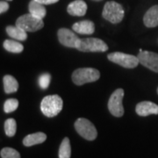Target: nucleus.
<instances>
[{
	"label": "nucleus",
	"instance_id": "39448f33",
	"mask_svg": "<svg viewBox=\"0 0 158 158\" xmlns=\"http://www.w3.org/2000/svg\"><path fill=\"white\" fill-rule=\"evenodd\" d=\"M16 26L27 32H36L44 27V22L41 19L28 13L18 18Z\"/></svg>",
	"mask_w": 158,
	"mask_h": 158
},
{
	"label": "nucleus",
	"instance_id": "393cba45",
	"mask_svg": "<svg viewBox=\"0 0 158 158\" xmlns=\"http://www.w3.org/2000/svg\"><path fill=\"white\" fill-rule=\"evenodd\" d=\"M9 9V5L7 2L5 1H1L0 2V13H4Z\"/></svg>",
	"mask_w": 158,
	"mask_h": 158
},
{
	"label": "nucleus",
	"instance_id": "f257e3e1",
	"mask_svg": "<svg viewBox=\"0 0 158 158\" xmlns=\"http://www.w3.org/2000/svg\"><path fill=\"white\" fill-rule=\"evenodd\" d=\"M63 106L62 98L58 95L46 96L40 103V110L42 113L48 117L53 118L59 114Z\"/></svg>",
	"mask_w": 158,
	"mask_h": 158
},
{
	"label": "nucleus",
	"instance_id": "7ed1b4c3",
	"mask_svg": "<svg viewBox=\"0 0 158 158\" xmlns=\"http://www.w3.org/2000/svg\"><path fill=\"white\" fill-rule=\"evenodd\" d=\"M99 77V71L93 68L77 69L72 74V81L77 85H83L87 83L96 82Z\"/></svg>",
	"mask_w": 158,
	"mask_h": 158
},
{
	"label": "nucleus",
	"instance_id": "c85d7f7f",
	"mask_svg": "<svg viewBox=\"0 0 158 158\" xmlns=\"http://www.w3.org/2000/svg\"><path fill=\"white\" fill-rule=\"evenodd\" d=\"M157 93H158V88H157Z\"/></svg>",
	"mask_w": 158,
	"mask_h": 158
},
{
	"label": "nucleus",
	"instance_id": "0eeeda50",
	"mask_svg": "<svg viewBox=\"0 0 158 158\" xmlns=\"http://www.w3.org/2000/svg\"><path fill=\"white\" fill-rule=\"evenodd\" d=\"M109 61L114 62L118 64L121 67H124L127 69H134L138 66L140 63V61L138 57L132 56V55H127L121 52H114L111 53L107 56Z\"/></svg>",
	"mask_w": 158,
	"mask_h": 158
},
{
	"label": "nucleus",
	"instance_id": "9d476101",
	"mask_svg": "<svg viewBox=\"0 0 158 158\" xmlns=\"http://www.w3.org/2000/svg\"><path fill=\"white\" fill-rule=\"evenodd\" d=\"M57 34H58V40L61 44L68 48H76L77 43L80 38L77 34H74V32L69 30L68 28H61L58 30Z\"/></svg>",
	"mask_w": 158,
	"mask_h": 158
},
{
	"label": "nucleus",
	"instance_id": "f03ea898",
	"mask_svg": "<svg viewBox=\"0 0 158 158\" xmlns=\"http://www.w3.org/2000/svg\"><path fill=\"white\" fill-rule=\"evenodd\" d=\"M125 11L123 6L115 1H109L105 6L102 12V16L109 22L118 24L124 18Z\"/></svg>",
	"mask_w": 158,
	"mask_h": 158
},
{
	"label": "nucleus",
	"instance_id": "4468645a",
	"mask_svg": "<svg viewBox=\"0 0 158 158\" xmlns=\"http://www.w3.org/2000/svg\"><path fill=\"white\" fill-rule=\"evenodd\" d=\"M143 22L147 27H156L158 26V6L149 8L143 17Z\"/></svg>",
	"mask_w": 158,
	"mask_h": 158
},
{
	"label": "nucleus",
	"instance_id": "f3484780",
	"mask_svg": "<svg viewBox=\"0 0 158 158\" xmlns=\"http://www.w3.org/2000/svg\"><path fill=\"white\" fill-rule=\"evenodd\" d=\"M6 33L7 34L13 38V39L17 40H26L27 38V31H25L24 29L19 27L17 26L13 27V26H9L6 27Z\"/></svg>",
	"mask_w": 158,
	"mask_h": 158
},
{
	"label": "nucleus",
	"instance_id": "a878e982",
	"mask_svg": "<svg viewBox=\"0 0 158 158\" xmlns=\"http://www.w3.org/2000/svg\"><path fill=\"white\" fill-rule=\"evenodd\" d=\"M36 1L42 4V5H44V6H47V5H52V4L57 3L59 0H36Z\"/></svg>",
	"mask_w": 158,
	"mask_h": 158
},
{
	"label": "nucleus",
	"instance_id": "b1692460",
	"mask_svg": "<svg viewBox=\"0 0 158 158\" xmlns=\"http://www.w3.org/2000/svg\"><path fill=\"white\" fill-rule=\"evenodd\" d=\"M51 81V76L48 73H44L42 75H40L39 77V80H38V83H39L40 87L43 90H46L48 88V85L50 84Z\"/></svg>",
	"mask_w": 158,
	"mask_h": 158
},
{
	"label": "nucleus",
	"instance_id": "a211bd4d",
	"mask_svg": "<svg viewBox=\"0 0 158 158\" xmlns=\"http://www.w3.org/2000/svg\"><path fill=\"white\" fill-rule=\"evenodd\" d=\"M4 82V89L7 94L14 93L19 89V83L16 79L14 78L11 75H6L3 79Z\"/></svg>",
	"mask_w": 158,
	"mask_h": 158
},
{
	"label": "nucleus",
	"instance_id": "aec40b11",
	"mask_svg": "<svg viewBox=\"0 0 158 158\" xmlns=\"http://www.w3.org/2000/svg\"><path fill=\"white\" fill-rule=\"evenodd\" d=\"M70 156H71L70 141L68 137H65L62 140L59 148V158H70Z\"/></svg>",
	"mask_w": 158,
	"mask_h": 158
},
{
	"label": "nucleus",
	"instance_id": "412c9836",
	"mask_svg": "<svg viewBox=\"0 0 158 158\" xmlns=\"http://www.w3.org/2000/svg\"><path fill=\"white\" fill-rule=\"evenodd\" d=\"M17 130V124L14 118H8L5 122V132L6 135L9 137L15 135Z\"/></svg>",
	"mask_w": 158,
	"mask_h": 158
},
{
	"label": "nucleus",
	"instance_id": "2eb2a0df",
	"mask_svg": "<svg viewBox=\"0 0 158 158\" xmlns=\"http://www.w3.org/2000/svg\"><path fill=\"white\" fill-rule=\"evenodd\" d=\"M47 140V135L44 133L41 132H38V133H34V134H31L27 135L24 140H23V144L26 147H31L34 145H37V144H40L42 142Z\"/></svg>",
	"mask_w": 158,
	"mask_h": 158
},
{
	"label": "nucleus",
	"instance_id": "20e7f679",
	"mask_svg": "<svg viewBox=\"0 0 158 158\" xmlns=\"http://www.w3.org/2000/svg\"><path fill=\"white\" fill-rule=\"evenodd\" d=\"M76 48L81 52H106L108 49L107 44L98 38L79 39Z\"/></svg>",
	"mask_w": 158,
	"mask_h": 158
},
{
	"label": "nucleus",
	"instance_id": "5701e85b",
	"mask_svg": "<svg viewBox=\"0 0 158 158\" xmlns=\"http://www.w3.org/2000/svg\"><path fill=\"white\" fill-rule=\"evenodd\" d=\"M0 155L2 158H20V154L11 148H4L1 150Z\"/></svg>",
	"mask_w": 158,
	"mask_h": 158
},
{
	"label": "nucleus",
	"instance_id": "6ab92c4d",
	"mask_svg": "<svg viewBox=\"0 0 158 158\" xmlns=\"http://www.w3.org/2000/svg\"><path fill=\"white\" fill-rule=\"evenodd\" d=\"M4 48L5 49L11 53H21L24 50V47L21 43L12 40H6L4 41Z\"/></svg>",
	"mask_w": 158,
	"mask_h": 158
},
{
	"label": "nucleus",
	"instance_id": "6e6552de",
	"mask_svg": "<svg viewBox=\"0 0 158 158\" xmlns=\"http://www.w3.org/2000/svg\"><path fill=\"white\" fill-rule=\"evenodd\" d=\"M124 98V90L117 89L113 91L108 101L109 112L115 117H121L124 114V107L122 105V100Z\"/></svg>",
	"mask_w": 158,
	"mask_h": 158
},
{
	"label": "nucleus",
	"instance_id": "bb28decb",
	"mask_svg": "<svg viewBox=\"0 0 158 158\" xmlns=\"http://www.w3.org/2000/svg\"><path fill=\"white\" fill-rule=\"evenodd\" d=\"M93 1H101V0H93Z\"/></svg>",
	"mask_w": 158,
	"mask_h": 158
},
{
	"label": "nucleus",
	"instance_id": "9b49d317",
	"mask_svg": "<svg viewBox=\"0 0 158 158\" xmlns=\"http://www.w3.org/2000/svg\"><path fill=\"white\" fill-rule=\"evenodd\" d=\"M135 112L139 116H142V117H146L151 114L157 115L158 106L150 101L140 102L136 106Z\"/></svg>",
	"mask_w": 158,
	"mask_h": 158
},
{
	"label": "nucleus",
	"instance_id": "423d86ee",
	"mask_svg": "<svg viewBox=\"0 0 158 158\" xmlns=\"http://www.w3.org/2000/svg\"><path fill=\"white\" fill-rule=\"evenodd\" d=\"M75 128L79 135L88 141H93L98 136V132L95 126L87 118H77L75 122Z\"/></svg>",
	"mask_w": 158,
	"mask_h": 158
},
{
	"label": "nucleus",
	"instance_id": "4be33fe9",
	"mask_svg": "<svg viewBox=\"0 0 158 158\" xmlns=\"http://www.w3.org/2000/svg\"><path fill=\"white\" fill-rule=\"evenodd\" d=\"M18 106H19V101L15 98H10V99H7L5 102V105H4V111L6 113H11L14 111L17 110Z\"/></svg>",
	"mask_w": 158,
	"mask_h": 158
},
{
	"label": "nucleus",
	"instance_id": "ddd939ff",
	"mask_svg": "<svg viewBox=\"0 0 158 158\" xmlns=\"http://www.w3.org/2000/svg\"><path fill=\"white\" fill-rule=\"evenodd\" d=\"M74 32L80 34H86L90 35L95 32V26L94 23L90 20H82L74 24L72 26Z\"/></svg>",
	"mask_w": 158,
	"mask_h": 158
},
{
	"label": "nucleus",
	"instance_id": "f8f14e48",
	"mask_svg": "<svg viewBox=\"0 0 158 158\" xmlns=\"http://www.w3.org/2000/svg\"><path fill=\"white\" fill-rule=\"evenodd\" d=\"M67 11L69 14L72 16H77V17H82L85 15L87 11V5L85 1L83 0H76L71 2L67 7Z\"/></svg>",
	"mask_w": 158,
	"mask_h": 158
},
{
	"label": "nucleus",
	"instance_id": "1a4fd4ad",
	"mask_svg": "<svg viewBox=\"0 0 158 158\" xmlns=\"http://www.w3.org/2000/svg\"><path fill=\"white\" fill-rule=\"evenodd\" d=\"M137 57L141 65L158 73V54L150 51H143L140 48V53Z\"/></svg>",
	"mask_w": 158,
	"mask_h": 158
},
{
	"label": "nucleus",
	"instance_id": "dca6fc26",
	"mask_svg": "<svg viewBox=\"0 0 158 158\" xmlns=\"http://www.w3.org/2000/svg\"><path fill=\"white\" fill-rule=\"evenodd\" d=\"M29 13L42 19L46 16L47 11L44 5L37 2L36 0H32L29 3Z\"/></svg>",
	"mask_w": 158,
	"mask_h": 158
},
{
	"label": "nucleus",
	"instance_id": "cd10ccee",
	"mask_svg": "<svg viewBox=\"0 0 158 158\" xmlns=\"http://www.w3.org/2000/svg\"><path fill=\"white\" fill-rule=\"evenodd\" d=\"M7 1H12V0H7Z\"/></svg>",
	"mask_w": 158,
	"mask_h": 158
}]
</instances>
